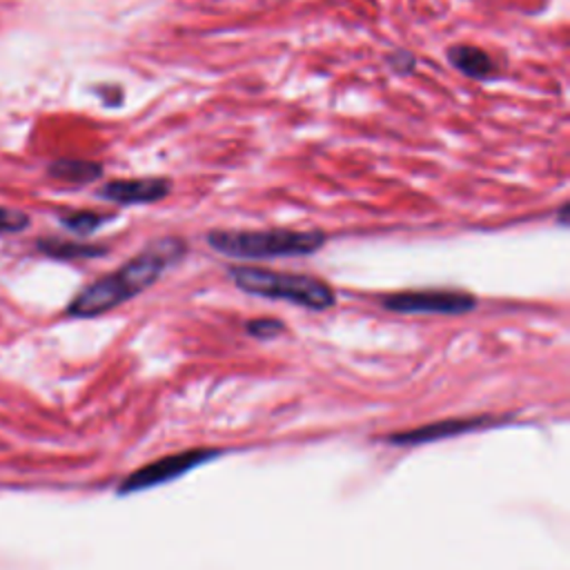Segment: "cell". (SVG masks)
<instances>
[{"label": "cell", "mask_w": 570, "mask_h": 570, "mask_svg": "<svg viewBox=\"0 0 570 570\" xmlns=\"http://www.w3.org/2000/svg\"><path fill=\"white\" fill-rule=\"evenodd\" d=\"M187 254V243L178 236L151 240L142 252L131 256L116 272L82 287L67 305V316L94 318L151 287Z\"/></svg>", "instance_id": "obj_1"}, {"label": "cell", "mask_w": 570, "mask_h": 570, "mask_svg": "<svg viewBox=\"0 0 570 570\" xmlns=\"http://www.w3.org/2000/svg\"><path fill=\"white\" fill-rule=\"evenodd\" d=\"M207 245L229 258H278V256H307L327 243L321 229H209Z\"/></svg>", "instance_id": "obj_2"}, {"label": "cell", "mask_w": 570, "mask_h": 570, "mask_svg": "<svg viewBox=\"0 0 570 570\" xmlns=\"http://www.w3.org/2000/svg\"><path fill=\"white\" fill-rule=\"evenodd\" d=\"M229 278L245 294L272 301H287L314 312L330 309L336 303L332 285L309 274L278 272L256 265H234L229 267Z\"/></svg>", "instance_id": "obj_3"}, {"label": "cell", "mask_w": 570, "mask_h": 570, "mask_svg": "<svg viewBox=\"0 0 570 570\" xmlns=\"http://www.w3.org/2000/svg\"><path fill=\"white\" fill-rule=\"evenodd\" d=\"M476 298L470 292L461 289H405L385 294L381 305L387 312L396 314H441V316H459L468 314L476 307Z\"/></svg>", "instance_id": "obj_4"}, {"label": "cell", "mask_w": 570, "mask_h": 570, "mask_svg": "<svg viewBox=\"0 0 570 570\" xmlns=\"http://www.w3.org/2000/svg\"><path fill=\"white\" fill-rule=\"evenodd\" d=\"M218 454H220V450H214V448H191V450H183L176 454H167V456L156 459L147 465H140L138 470L127 474L122 479V483L118 485V494H131V492H140V490H149L154 485L167 483Z\"/></svg>", "instance_id": "obj_5"}, {"label": "cell", "mask_w": 570, "mask_h": 570, "mask_svg": "<svg viewBox=\"0 0 570 570\" xmlns=\"http://www.w3.org/2000/svg\"><path fill=\"white\" fill-rule=\"evenodd\" d=\"M171 191V180L165 176H145V178H118L109 180L98 189L102 200L116 205H149L167 198Z\"/></svg>", "instance_id": "obj_6"}, {"label": "cell", "mask_w": 570, "mask_h": 570, "mask_svg": "<svg viewBox=\"0 0 570 570\" xmlns=\"http://www.w3.org/2000/svg\"><path fill=\"white\" fill-rule=\"evenodd\" d=\"M494 423H497L494 416L443 419V421H434V423H428V425H419L414 430H403V432H396V434H387L385 441L396 443V445H421V443L441 441V439H450V436H456V434L483 430L485 425H494Z\"/></svg>", "instance_id": "obj_7"}, {"label": "cell", "mask_w": 570, "mask_h": 570, "mask_svg": "<svg viewBox=\"0 0 570 570\" xmlns=\"http://www.w3.org/2000/svg\"><path fill=\"white\" fill-rule=\"evenodd\" d=\"M445 58L456 71H461L463 76L474 78V80H485V78L494 76V71H497L492 56L485 49L474 47V45H452V47H448Z\"/></svg>", "instance_id": "obj_8"}, {"label": "cell", "mask_w": 570, "mask_h": 570, "mask_svg": "<svg viewBox=\"0 0 570 570\" xmlns=\"http://www.w3.org/2000/svg\"><path fill=\"white\" fill-rule=\"evenodd\" d=\"M47 174L60 183L69 185H89L102 176V165L94 160H78V158H65L56 160L47 167Z\"/></svg>", "instance_id": "obj_9"}, {"label": "cell", "mask_w": 570, "mask_h": 570, "mask_svg": "<svg viewBox=\"0 0 570 570\" xmlns=\"http://www.w3.org/2000/svg\"><path fill=\"white\" fill-rule=\"evenodd\" d=\"M38 249L58 261H78V258H98L109 249L105 245L80 243V240H58V238H42L38 240Z\"/></svg>", "instance_id": "obj_10"}, {"label": "cell", "mask_w": 570, "mask_h": 570, "mask_svg": "<svg viewBox=\"0 0 570 570\" xmlns=\"http://www.w3.org/2000/svg\"><path fill=\"white\" fill-rule=\"evenodd\" d=\"M109 218H114L111 214H102V212H94V209H78V212H67L60 214V223L62 227H67L69 232L78 234V236H89L96 229H100Z\"/></svg>", "instance_id": "obj_11"}, {"label": "cell", "mask_w": 570, "mask_h": 570, "mask_svg": "<svg viewBox=\"0 0 570 570\" xmlns=\"http://www.w3.org/2000/svg\"><path fill=\"white\" fill-rule=\"evenodd\" d=\"M245 330L247 334H252L254 338H274L278 334L285 332V323L278 321V318H269V316H263V318H252L245 323Z\"/></svg>", "instance_id": "obj_12"}, {"label": "cell", "mask_w": 570, "mask_h": 570, "mask_svg": "<svg viewBox=\"0 0 570 570\" xmlns=\"http://www.w3.org/2000/svg\"><path fill=\"white\" fill-rule=\"evenodd\" d=\"M29 214L16 207H0V234H16L29 227Z\"/></svg>", "instance_id": "obj_13"}, {"label": "cell", "mask_w": 570, "mask_h": 570, "mask_svg": "<svg viewBox=\"0 0 570 570\" xmlns=\"http://www.w3.org/2000/svg\"><path fill=\"white\" fill-rule=\"evenodd\" d=\"M385 62L396 76H407L416 69V56L407 49H394L392 53L385 56Z\"/></svg>", "instance_id": "obj_14"}, {"label": "cell", "mask_w": 570, "mask_h": 570, "mask_svg": "<svg viewBox=\"0 0 570 570\" xmlns=\"http://www.w3.org/2000/svg\"><path fill=\"white\" fill-rule=\"evenodd\" d=\"M568 209H570V205L568 203H561V207H559V212H557V218H559V225L561 227H566L570 220H568Z\"/></svg>", "instance_id": "obj_15"}]
</instances>
